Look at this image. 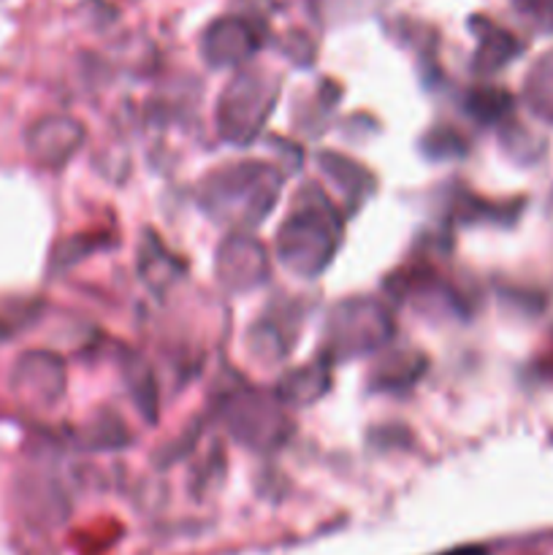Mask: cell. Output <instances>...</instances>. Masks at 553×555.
<instances>
[{
	"mask_svg": "<svg viewBox=\"0 0 553 555\" xmlns=\"http://www.w3.org/2000/svg\"><path fill=\"white\" fill-rule=\"evenodd\" d=\"M442 555H488L483 547H459V551H450V553H442Z\"/></svg>",
	"mask_w": 553,
	"mask_h": 555,
	"instance_id": "cell-1",
	"label": "cell"
}]
</instances>
